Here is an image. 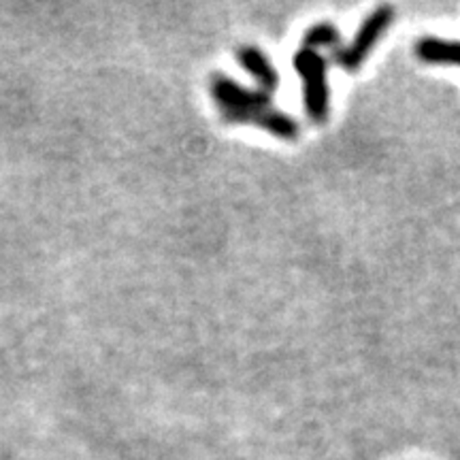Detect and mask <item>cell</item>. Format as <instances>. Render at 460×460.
Instances as JSON below:
<instances>
[{
    "label": "cell",
    "instance_id": "6da1fadb",
    "mask_svg": "<svg viewBox=\"0 0 460 460\" xmlns=\"http://www.w3.org/2000/svg\"><path fill=\"white\" fill-rule=\"evenodd\" d=\"M295 68L303 79L305 113L314 122H324L329 118V79H326V60L320 51L301 48L295 54Z\"/></svg>",
    "mask_w": 460,
    "mask_h": 460
},
{
    "label": "cell",
    "instance_id": "7a4b0ae2",
    "mask_svg": "<svg viewBox=\"0 0 460 460\" xmlns=\"http://www.w3.org/2000/svg\"><path fill=\"white\" fill-rule=\"evenodd\" d=\"M394 20V9L390 4H382L373 13H369L365 22H362L356 37L348 48L335 49V62L345 71H356L360 68L362 62L367 60V56L371 54V49L376 48V43L382 39V34L388 31V26Z\"/></svg>",
    "mask_w": 460,
    "mask_h": 460
},
{
    "label": "cell",
    "instance_id": "3957f363",
    "mask_svg": "<svg viewBox=\"0 0 460 460\" xmlns=\"http://www.w3.org/2000/svg\"><path fill=\"white\" fill-rule=\"evenodd\" d=\"M214 96L217 105L233 122L243 124L245 118H250L252 113L262 111V109L271 107V96L264 90H247L243 85L234 84L228 77H216L214 85Z\"/></svg>",
    "mask_w": 460,
    "mask_h": 460
},
{
    "label": "cell",
    "instance_id": "277c9868",
    "mask_svg": "<svg viewBox=\"0 0 460 460\" xmlns=\"http://www.w3.org/2000/svg\"><path fill=\"white\" fill-rule=\"evenodd\" d=\"M237 58H239L241 65H243L245 71L262 85V90L267 92V94L278 88L279 75H278V71H275V66L271 65V60H269V58L264 56L261 49L252 48V45H245V48L239 49Z\"/></svg>",
    "mask_w": 460,
    "mask_h": 460
},
{
    "label": "cell",
    "instance_id": "5b68a950",
    "mask_svg": "<svg viewBox=\"0 0 460 460\" xmlns=\"http://www.w3.org/2000/svg\"><path fill=\"white\" fill-rule=\"evenodd\" d=\"M416 56L430 65H458L460 66V41H450L441 37H422L416 43Z\"/></svg>",
    "mask_w": 460,
    "mask_h": 460
},
{
    "label": "cell",
    "instance_id": "8992f818",
    "mask_svg": "<svg viewBox=\"0 0 460 460\" xmlns=\"http://www.w3.org/2000/svg\"><path fill=\"white\" fill-rule=\"evenodd\" d=\"M339 41H341V34H339L337 26L331 22H320L305 32L303 48L318 51L320 48H337Z\"/></svg>",
    "mask_w": 460,
    "mask_h": 460
}]
</instances>
